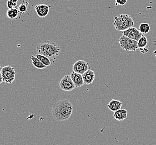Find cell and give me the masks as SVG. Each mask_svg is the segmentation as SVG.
I'll list each match as a JSON object with an SVG mask.
<instances>
[{
  "label": "cell",
  "mask_w": 156,
  "mask_h": 145,
  "mask_svg": "<svg viewBox=\"0 0 156 145\" xmlns=\"http://www.w3.org/2000/svg\"><path fill=\"white\" fill-rule=\"evenodd\" d=\"M122 106V103L121 101L116 99H112L110 101L107 106L109 110L115 112V111L121 109Z\"/></svg>",
  "instance_id": "13"
},
{
  "label": "cell",
  "mask_w": 156,
  "mask_h": 145,
  "mask_svg": "<svg viewBox=\"0 0 156 145\" xmlns=\"http://www.w3.org/2000/svg\"><path fill=\"white\" fill-rule=\"evenodd\" d=\"M137 43L138 49L146 47L148 44V40L146 36L143 35V36L140 39V40L138 41Z\"/></svg>",
  "instance_id": "18"
},
{
  "label": "cell",
  "mask_w": 156,
  "mask_h": 145,
  "mask_svg": "<svg viewBox=\"0 0 156 145\" xmlns=\"http://www.w3.org/2000/svg\"><path fill=\"white\" fill-rule=\"evenodd\" d=\"M60 88L63 91H71L76 88L70 76H65L63 77L59 82Z\"/></svg>",
  "instance_id": "6"
},
{
  "label": "cell",
  "mask_w": 156,
  "mask_h": 145,
  "mask_svg": "<svg viewBox=\"0 0 156 145\" xmlns=\"http://www.w3.org/2000/svg\"><path fill=\"white\" fill-rule=\"evenodd\" d=\"M30 59L32 60V64L34 65V66L38 69H44L47 67L45 66L37 58H36L34 55H32L31 57H30Z\"/></svg>",
  "instance_id": "14"
},
{
  "label": "cell",
  "mask_w": 156,
  "mask_h": 145,
  "mask_svg": "<svg viewBox=\"0 0 156 145\" xmlns=\"http://www.w3.org/2000/svg\"><path fill=\"white\" fill-rule=\"evenodd\" d=\"M73 111V106L67 99L57 101L52 106V114L53 118L58 122L69 120L71 116Z\"/></svg>",
  "instance_id": "1"
},
{
  "label": "cell",
  "mask_w": 156,
  "mask_h": 145,
  "mask_svg": "<svg viewBox=\"0 0 156 145\" xmlns=\"http://www.w3.org/2000/svg\"><path fill=\"white\" fill-rule=\"evenodd\" d=\"M2 76L3 82L7 84H11L15 80L16 77L15 68L10 65L4 66L2 69Z\"/></svg>",
  "instance_id": "5"
},
{
  "label": "cell",
  "mask_w": 156,
  "mask_h": 145,
  "mask_svg": "<svg viewBox=\"0 0 156 145\" xmlns=\"http://www.w3.org/2000/svg\"><path fill=\"white\" fill-rule=\"evenodd\" d=\"M123 35L135 41H138L144 34H141L137 28L132 27L122 32Z\"/></svg>",
  "instance_id": "8"
},
{
  "label": "cell",
  "mask_w": 156,
  "mask_h": 145,
  "mask_svg": "<svg viewBox=\"0 0 156 145\" xmlns=\"http://www.w3.org/2000/svg\"><path fill=\"white\" fill-rule=\"evenodd\" d=\"M128 116V112L125 109H120L114 112L113 117L119 121H122L126 119Z\"/></svg>",
  "instance_id": "12"
},
{
  "label": "cell",
  "mask_w": 156,
  "mask_h": 145,
  "mask_svg": "<svg viewBox=\"0 0 156 145\" xmlns=\"http://www.w3.org/2000/svg\"><path fill=\"white\" fill-rule=\"evenodd\" d=\"M89 69H90L89 64L84 60H78L75 62L72 66V70L73 72L82 75Z\"/></svg>",
  "instance_id": "7"
},
{
  "label": "cell",
  "mask_w": 156,
  "mask_h": 145,
  "mask_svg": "<svg viewBox=\"0 0 156 145\" xmlns=\"http://www.w3.org/2000/svg\"><path fill=\"white\" fill-rule=\"evenodd\" d=\"M36 57L38 59L40 60L45 66H50L51 65V62L50 58H48V57L39 54H36Z\"/></svg>",
  "instance_id": "16"
},
{
  "label": "cell",
  "mask_w": 156,
  "mask_h": 145,
  "mask_svg": "<svg viewBox=\"0 0 156 145\" xmlns=\"http://www.w3.org/2000/svg\"><path fill=\"white\" fill-rule=\"evenodd\" d=\"M140 52L142 54H146V53L148 52V48L146 47H144V48H140Z\"/></svg>",
  "instance_id": "22"
},
{
  "label": "cell",
  "mask_w": 156,
  "mask_h": 145,
  "mask_svg": "<svg viewBox=\"0 0 156 145\" xmlns=\"http://www.w3.org/2000/svg\"><path fill=\"white\" fill-rule=\"evenodd\" d=\"M141 34H147L148 32H150V26L148 23H146L144 22L140 24L139 30H138Z\"/></svg>",
  "instance_id": "17"
},
{
  "label": "cell",
  "mask_w": 156,
  "mask_h": 145,
  "mask_svg": "<svg viewBox=\"0 0 156 145\" xmlns=\"http://www.w3.org/2000/svg\"><path fill=\"white\" fill-rule=\"evenodd\" d=\"M115 6H124L127 2V0H115Z\"/></svg>",
  "instance_id": "21"
},
{
  "label": "cell",
  "mask_w": 156,
  "mask_h": 145,
  "mask_svg": "<svg viewBox=\"0 0 156 145\" xmlns=\"http://www.w3.org/2000/svg\"><path fill=\"white\" fill-rule=\"evenodd\" d=\"M50 7H51L50 6H48L44 4H41V5H36L34 6V9L38 17L44 18L46 17L49 13Z\"/></svg>",
  "instance_id": "9"
},
{
  "label": "cell",
  "mask_w": 156,
  "mask_h": 145,
  "mask_svg": "<svg viewBox=\"0 0 156 145\" xmlns=\"http://www.w3.org/2000/svg\"><path fill=\"white\" fill-rule=\"evenodd\" d=\"M154 56L156 57V50H155L154 51Z\"/></svg>",
  "instance_id": "24"
},
{
  "label": "cell",
  "mask_w": 156,
  "mask_h": 145,
  "mask_svg": "<svg viewBox=\"0 0 156 145\" xmlns=\"http://www.w3.org/2000/svg\"><path fill=\"white\" fill-rule=\"evenodd\" d=\"M134 21L128 14H121L115 16L113 25L119 32H124L127 29L134 27Z\"/></svg>",
  "instance_id": "3"
},
{
  "label": "cell",
  "mask_w": 156,
  "mask_h": 145,
  "mask_svg": "<svg viewBox=\"0 0 156 145\" xmlns=\"http://www.w3.org/2000/svg\"><path fill=\"white\" fill-rule=\"evenodd\" d=\"M28 5V2H25V0H23V2L19 5L18 7L19 13H20V15H21L23 13H27V6Z\"/></svg>",
  "instance_id": "19"
},
{
  "label": "cell",
  "mask_w": 156,
  "mask_h": 145,
  "mask_svg": "<svg viewBox=\"0 0 156 145\" xmlns=\"http://www.w3.org/2000/svg\"><path fill=\"white\" fill-rule=\"evenodd\" d=\"M2 66L0 65V84L3 82V78H2Z\"/></svg>",
  "instance_id": "23"
},
{
  "label": "cell",
  "mask_w": 156,
  "mask_h": 145,
  "mask_svg": "<svg viewBox=\"0 0 156 145\" xmlns=\"http://www.w3.org/2000/svg\"><path fill=\"white\" fill-rule=\"evenodd\" d=\"M19 13L18 8L16 7L11 9H8L6 13L7 16L10 19H15L19 16Z\"/></svg>",
  "instance_id": "15"
},
{
  "label": "cell",
  "mask_w": 156,
  "mask_h": 145,
  "mask_svg": "<svg viewBox=\"0 0 156 145\" xmlns=\"http://www.w3.org/2000/svg\"><path fill=\"white\" fill-rule=\"evenodd\" d=\"M70 76L75 84L76 88H80L84 85V81H83L82 74L76 73V72H72L70 74Z\"/></svg>",
  "instance_id": "10"
},
{
  "label": "cell",
  "mask_w": 156,
  "mask_h": 145,
  "mask_svg": "<svg viewBox=\"0 0 156 145\" xmlns=\"http://www.w3.org/2000/svg\"><path fill=\"white\" fill-rule=\"evenodd\" d=\"M82 77L84 84L87 85H90L92 84L95 79V72L92 70H88L87 72L82 74Z\"/></svg>",
  "instance_id": "11"
},
{
  "label": "cell",
  "mask_w": 156,
  "mask_h": 145,
  "mask_svg": "<svg viewBox=\"0 0 156 145\" xmlns=\"http://www.w3.org/2000/svg\"><path fill=\"white\" fill-rule=\"evenodd\" d=\"M19 0H9L7 2V6L9 9H11L16 7L17 6V2Z\"/></svg>",
  "instance_id": "20"
},
{
  "label": "cell",
  "mask_w": 156,
  "mask_h": 145,
  "mask_svg": "<svg viewBox=\"0 0 156 145\" xmlns=\"http://www.w3.org/2000/svg\"><path fill=\"white\" fill-rule=\"evenodd\" d=\"M36 50L37 54L55 59L59 55L61 48L54 41H45L38 44Z\"/></svg>",
  "instance_id": "2"
},
{
  "label": "cell",
  "mask_w": 156,
  "mask_h": 145,
  "mask_svg": "<svg viewBox=\"0 0 156 145\" xmlns=\"http://www.w3.org/2000/svg\"><path fill=\"white\" fill-rule=\"evenodd\" d=\"M137 43L138 41L133 40L123 35H122L119 40L120 46L127 52L137 50L138 49Z\"/></svg>",
  "instance_id": "4"
}]
</instances>
